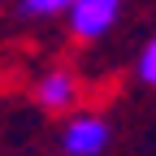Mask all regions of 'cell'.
<instances>
[{
	"mask_svg": "<svg viewBox=\"0 0 156 156\" xmlns=\"http://www.w3.org/2000/svg\"><path fill=\"white\" fill-rule=\"evenodd\" d=\"M69 0H17V13L26 17V22H39V17H56L65 13Z\"/></svg>",
	"mask_w": 156,
	"mask_h": 156,
	"instance_id": "obj_4",
	"label": "cell"
},
{
	"mask_svg": "<svg viewBox=\"0 0 156 156\" xmlns=\"http://www.w3.org/2000/svg\"><path fill=\"white\" fill-rule=\"evenodd\" d=\"M113 143V130L100 113H74L61 130V152L65 156H104Z\"/></svg>",
	"mask_w": 156,
	"mask_h": 156,
	"instance_id": "obj_1",
	"label": "cell"
},
{
	"mask_svg": "<svg viewBox=\"0 0 156 156\" xmlns=\"http://www.w3.org/2000/svg\"><path fill=\"white\" fill-rule=\"evenodd\" d=\"M117 17H122V0H69L65 9V22L83 44H95L100 35H108Z\"/></svg>",
	"mask_w": 156,
	"mask_h": 156,
	"instance_id": "obj_2",
	"label": "cell"
},
{
	"mask_svg": "<svg viewBox=\"0 0 156 156\" xmlns=\"http://www.w3.org/2000/svg\"><path fill=\"white\" fill-rule=\"evenodd\" d=\"M134 74H139L143 87H156V35L147 39V48L139 52V65H134Z\"/></svg>",
	"mask_w": 156,
	"mask_h": 156,
	"instance_id": "obj_5",
	"label": "cell"
},
{
	"mask_svg": "<svg viewBox=\"0 0 156 156\" xmlns=\"http://www.w3.org/2000/svg\"><path fill=\"white\" fill-rule=\"evenodd\" d=\"M35 100L44 104L48 113H61V108H74L78 100H83V83H78L74 69H44L35 83Z\"/></svg>",
	"mask_w": 156,
	"mask_h": 156,
	"instance_id": "obj_3",
	"label": "cell"
}]
</instances>
